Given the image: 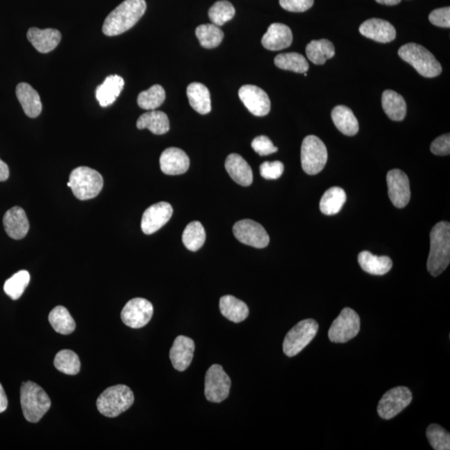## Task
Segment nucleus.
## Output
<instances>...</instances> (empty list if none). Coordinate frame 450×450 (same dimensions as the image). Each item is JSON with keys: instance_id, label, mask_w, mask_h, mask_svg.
<instances>
[{"instance_id": "obj_1", "label": "nucleus", "mask_w": 450, "mask_h": 450, "mask_svg": "<svg viewBox=\"0 0 450 450\" xmlns=\"http://www.w3.org/2000/svg\"><path fill=\"white\" fill-rule=\"evenodd\" d=\"M146 0H125L105 19L103 33L107 36H120L134 27L146 11Z\"/></svg>"}, {"instance_id": "obj_2", "label": "nucleus", "mask_w": 450, "mask_h": 450, "mask_svg": "<svg viewBox=\"0 0 450 450\" xmlns=\"http://www.w3.org/2000/svg\"><path fill=\"white\" fill-rule=\"evenodd\" d=\"M450 263V224L442 222L435 225L430 232V251L427 269L436 277L447 269Z\"/></svg>"}, {"instance_id": "obj_3", "label": "nucleus", "mask_w": 450, "mask_h": 450, "mask_svg": "<svg viewBox=\"0 0 450 450\" xmlns=\"http://www.w3.org/2000/svg\"><path fill=\"white\" fill-rule=\"evenodd\" d=\"M20 402L24 418L31 423H38L51 406V401L45 390L32 381L21 386Z\"/></svg>"}, {"instance_id": "obj_4", "label": "nucleus", "mask_w": 450, "mask_h": 450, "mask_svg": "<svg viewBox=\"0 0 450 450\" xmlns=\"http://www.w3.org/2000/svg\"><path fill=\"white\" fill-rule=\"evenodd\" d=\"M134 396L128 386L118 385L106 389L97 398L96 405L101 414L117 417L133 405Z\"/></svg>"}, {"instance_id": "obj_5", "label": "nucleus", "mask_w": 450, "mask_h": 450, "mask_svg": "<svg viewBox=\"0 0 450 450\" xmlns=\"http://www.w3.org/2000/svg\"><path fill=\"white\" fill-rule=\"evenodd\" d=\"M398 53L403 61L409 63L424 77L435 78L442 73L440 62L422 45L406 44L401 47Z\"/></svg>"}, {"instance_id": "obj_6", "label": "nucleus", "mask_w": 450, "mask_h": 450, "mask_svg": "<svg viewBox=\"0 0 450 450\" xmlns=\"http://www.w3.org/2000/svg\"><path fill=\"white\" fill-rule=\"evenodd\" d=\"M70 184L76 198L79 201H88L100 194L104 187V179L95 169L82 166L71 172Z\"/></svg>"}, {"instance_id": "obj_7", "label": "nucleus", "mask_w": 450, "mask_h": 450, "mask_svg": "<svg viewBox=\"0 0 450 450\" xmlns=\"http://www.w3.org/2000/svg\"><path fill=\"white\" fill-rule=\"evenodd\" d=\"M328 160V151L324 142L316 135H309L301 146V164L304 171L315 176L321 172Z\"/></svg>"}, {"instance_id": "obj_8", "label": "nucleus", "mask_w": 450, "mask_h": 450, "mask_svg": "<svg viewBox=\"0 0 450 450\" xmlns=\"http://www.w3.org/2000/svg\"><path fill=\"white\" fill-rule=\"evenodd\" d=\"M318 330V323L311 320V318L298 323L288 331L286 338H284L283 343L284 353L288 357H294V356L300 354L316 337Z\"/></svg>"}, {"instance_id": "obj_9", "label": "nucleus", "mask_w": 450, "mask_h": 450, "mask_svg": "<svg viewBox=\"0 0 450 450\" xmlns=\"http://www.w3.org/2000/svg\"><path fill=\"white\" fill-rule=\"evenodd\" d=\"M231 378L222 365L213 364L208 369L205 379V394L207 401L222 403L228 397L231 391Z\"/></svg>"}, {"instance_id": "obj_10", "label": "nucleus", "mask_w": 450, "mask_h": 450, "mask_svg": "<svg viewBox=\"0 0 450 450\" xmlns=\"http://www.w3.org/2000/svg\"><path fill=\"white\" fill-rule=\"evenodd\" d=\"M360 330V318L353 309L345 308L335 318L329 330L333 343H346L354 339Z\"/></svg>"}, {"instance_id": "obj_11", "label": "nucleus", "mask_w": 450, "mask_h": 450, "mask_svg": "<svg viewBox=\"0 0 450 450\" xmlns=\"http://www.w3.org/2000/svg\"><path fill=\"white\" fill-rule=\"evenodd\" d=\"M410 389L398 386L386 392L378 405V414L384 419H390L401 413L412 401Z\"/></svg>"}, {"instance_id": "obj_12", "label": "nucleus", "mask_w": 450, "mask_h": 450, "mask_svg": "<svg viewBox=\"0 0 450 450\" xmlns=\"http://www.w3.org/2000/svg\"><path fill=\"white\" fill-rule=\"evenodd\" d=\"M233 235L242 244L257 249L267 247L270 236L261 224L252 219L238 222L233 227Z\"/></svg>"}, {"instance_id": "obj_13", "label": "nucleus", "mask_w": 450, "mask_h": 450, "mask_svg": "<svg viewBox=\"0 0 450 450\" xmlns=\"http://www.w3.org/2000/svg\"><path fill=\"white\" fill-rule=\"evenodd\" d=\"M154 307L150 301L143 298H135L125 304L121 312V320L132 329H140L150 321Z\"/></svg>"}, {"instance_id": "obj_14", "label": "nucleus", "mask_w": 450, "mask_h": 450, "mask_svg": "<svg viewBox=\"0 0 450 450\" xmlns=\"http://www.w3.org/2000/svg\"><path fill=\"white\" fill-rule=\"evenodd\" d=\"M239 97L249 111L258 117L265 116L270 111L269 95L261 88L247 84L239 91Z\"/></svg>"}, {"instance_id": "obj_15", "label": "nucleus", "mask_w": 450, "mask_h": 450, "mask_svg": "<svg viewBox=\"0 0 450 450\" xmlns=\"http://www.w3.org/2000/svg\"><path fill=\"white\" fill-rule=\"evenodd\" d=\"M389 196L393 205L403 209L411 197L409 178L401 169H392L387 175Z\"/></svg>"}, {"instance_id": "obj_16", "label": "nucleus", "mask_w": 450, "mask_h": 450, "mask_svg": "<svg viewBox=\"0 0 450 450\" xmlns=\"http://www.w3.org/2000/svg\"><path fill=\"white\" fill-rule=\"evenodd\" d=\"M173 215V208L167 202H160L144 211L141 220L142 231L152 235L169 222Z\"/></svg>"}, {"instance_id": "obj_17", "label": "nucleus", "mask_w": 450, "mask_h": 450, "mask_svg": "<svg viewBox=\"0 0 450 450\" xmlns=\"http://www.w3.org/2000/svg\"><path fill=\"white\" fill-rule=\"evenodd\" d=\"M161 171L165 175L180 176L188 171L189 156L179 148L171 147L165 150L160 159Z\"/></svg>"}, {"instance_id": "obj_18", "label": "nucleus", "mask_w": 450, "mask_h": 450, "mask_svg": "<svg viewBox=\"0 0 450 450\" xmlns=\"http://www.w3.org/2000/svg\"><path fill=\"white\" fill-rule=\"evenodd\" d=\"M194 350L195 346L192 339L184 335L178 336L169 352V358L173 368L180 372L186 371L192 363Z\"/></svg>"}, {"instance_id": "obj_19", "label": "nucleus", "mask_w": 450, "mask_h": 450, "mask_svg": "<svg viewBox=\"0 0 450 450\" xmlns=\"http://www.w3.org/2000/svg\"><path fill=\"white\" fill-rule=\"evenodd\" d=\"M359 33L364 37L379 42L389 43L396 40V31L388 21L381 19H371L360 25Z\"/></svg>"}, {"instance_id": "obj_20", "label": "nucleus", "mask_w": 450, "mask_h": 450, "mask_svg": "<svg viewBox=\"0 0 450 450\" xmlns=\"http://www.w3.org/2000/svg\"><path fill=\"white\" fill-rule=\"evenodd\" d=\"M7 235L13 240H22L27 235L29 222L22 208L15 206L8 210L3 219Z\"/></svg>"}, {"instance_id": "obj_21", "label": "nucleus", "mask_w": 450, "mask_h": 450, "mask_svg": "<svg viewBox=\"0 0 450 450\" xmlns=\"http://www.w3.org/2000/svg\"><path fill=\"white\" fill-rule=\"evenodd\" d=\"M292 42L293 33L290 28L280 23L272 24L262 38L263 46L271 51L287 49L292 45Z\"/></svg>"}, {"instance_id": "obj_22", "label": "nucleus", "mask_w": 450, "mask_h": 450, "mask_svg": "<svg viewBox=\"0 0 450 450\" xmlns=\"http://www.w3.org/2000/svg\"><path fill=\"white\" fill-rule=\"evenodd\" d=\"M29 42L40 53L51 52L61 40V33L57 29L31 28L27 33Z\"/></svg>"}, {"instance_id": "obj_23", "label": "nucleus", "mask_w": 450, "mask_h": 450, "mask_svg": "<svg viewBox=\"0 0 450 450\" xmlns=\"http://www.w3.org/2000/svg\"><path fill=\"white\" fill-rule=\"evenodd\" d=\"M225 169L233 181L241 186H249L253 183V171L249 164L240 155L231 154L225 160Z\"/></svg>"}, {"instance_id": "obj_24", "label": "nucleus", "mask_w": 450, "mask_h": 450, "mask_svg": "<svg viewBox=\"0 0 450 450\" xmlns=\"http://www.w3.org/2000/svg\"><path fill=\"white\" fill-rule=\"evenodd\" d=\"M17 99L20 101L28 117L36 118L42 111V103L39 93L27 83H20L16 87Z\"/></svg>"}, {"instance_id": "obj_25", "label": "nucleus", "mask_w": 450, "mask_h": 450, "mask_svg": "<svg viewBox=\"0 0 450 450\" xmlns=\"http://www.w3.org/2000/svg\"><path fill=\"white\" fill-rule=\"evenodd\" d=\"M125 80L118 75H109L103 84L96 88V99L101 107H108L120 96Z\"/></svg>"}, {"instance_id": "obj_26", "label": "nucleus", "mask_w": 450, "mask_h": 450, "mask_svg": "<svg viewBox=\"0 0 450 450\" xmlns=\"http://www.w3.org/2000/svg\"><path fill=\"white\" fill-rule=\"evenodd\" d=\"M332 120L336 128L343 134L354 136L359 132V122L353 111L347 106L338 105L332 110Z\"/></svg>"}, {"instance_id": "obj_27", "label": "nucleus", "mask_w": 450, "mask_h": 450, "mask_svg": "<svg viewBox=\"0 0 450 450\" xmlns=\"http://www.w3.org/2000/svg\"><path fill=\"white\" fill-rule=\"evenodd\" d=\"M219 309L223 316L233 323L243 322L249 313L247 304L232 295L222 297L219 300Z\"/></svg>"}, {"instance_id": "obj_28", "label": "nucleus", "mask_w": 450, "mask_h": 450, "mask_svg": "<svg viewBox=\"0 0 450 450\" xmlns=\"http://www.w3.org/2000/svg\"><path fill=\"white\" fill-rule=\"evenodd\" d=\"M189 104L195 111L207 114L211 111V99L209 88L201 83L190 84L187 88Z\"/></svg>"}, {"instance_id": "obj_29", "label": "nucleus", "mask_w": 450, "mask_h": 450, "mask_svg": "<svg viewBox=\"0 0 450 450\" xmlns=\"http://www.w3.org/2000/svg\"><path fill=\"white\" fill-rule=\"evenodd\" d=\"M358 261L361 268L373 275H384L392 269L393 262L388 256H377L368 251L360 252Z\"/></svg>"}, {"instance_id": "obj_30", "label": "nucleus", "mask_w": 450, "mask_h": 450, "mask_svg": "<svg viewBox=\"0 0 450 450\" xmlns=\"http://www.w3.org/2000/svg\"><path fill=\"white\" fill-rule=\"evenodd\" d=\"M382 106L390 120L401 121L404 120L406 112V102L402 95L394 91H385L382 95Z\"/></svg>"}, {"instance_id": "obj_31", "label": "nucleus", "mask_w": 450, "mask_h": 450, "mask_svg": "<svg viewBox=\"0 0 450 450\" xmlns=\"http://www.w3.org/2000/svg\"><path fill=\"white\" fill-rule=\"evenodd\" d=\"M139 130L148 129L155 134H166L169 130V121L167 114L162 111L147 112L142 114L137 121Z\"/></svg>"}, {"instance_id": "obj_32", "label": "nucleus", "mask_w": 450, "mask_h": 450, "mask_svg": "<svg viewBox=\"0 0 450 450\" xmlns=\"http://www.w3.org/2000/svg\"><path fill=\"white\" fill-rule=\"evenodd\" d=\"M346 194L341 187H332L325 191L320 202V209L323 214L334 215L342 210L346 202Z\"/></svg>"}, {"instance_id": "obj_33", "label": "nucleus", "mask_w": 450, "mask_h": 450, "mask_svg": "<svg viewBox=\"0 0 450 450\" xmlns=\"http://www.w3.org/2000/svg\"><path fill=\"white\" fill-rule=\"evenodd\" d=\"M307 54L309 61L315 65H322L334 56V46L328 40H313L307 46Z\"/></svg>"}, {"instance_id": "obj_34", "label": "nucleus", "mask_w": 450, "mask_h": 450, "mask_svg": "<svg viewBox=\"0 0 450 450\" xmlns=\"http://www.w3.org/2000/svg\"><path fill=\"white\" fill-rule=\"evenodd\" d=\"M49 322L53 329L61 334H70L75 329V322L65 307H56L50 311Z\"/></svg>"}, {"instance_id": "obj_35", "label": "nucleus", "mask_w": 450, "mask_h": 450, "mask_svg": "<svg viewBox=\"0 0 450 450\" xmlns=\"http://www.w3.org/2000/svg\"><path fill=\"white\" fill-rule=\"evenodd\" d=\"M274 63L279 69L300 74L307 73L309 67L307 59L298 53L280 54L275 57Z\"/></svg>"}, {"instance_id": "obj_36", "label": "nucleus", "mask_w": 450, "mask_h": 450, "mask_svg": "<svg viewBox=\"0 0 450 450\" xmlns=\"http://www.w3.org/2000/svg\"><path fill=\"white\" fill-rule=\"evenodd\" d=\"M206 233L201 222H193L187 225L183 233V243L190 251H197L205 244Z\"/></svg>"}, {"instance_id": "obj_37", "label": "nucleus", "mask_w": 450, "mask_h": 450, "mask_svg": "<svg viewBox=\"0 0 450 450\" xmlns=\"http://www.w3.org/2000/svg\"><path fill=\"white\" fill-rule=\"evenodd\" d=\"M201 46L205 49H215L224 40V32L214 24H201L195 31Z\"/></svg>"}, {"instance_id": "obj_38", "label": "nucleus", "mask_w": 450, "mask_h": 450, "mask_svg": "<svg viewBox=\"0 0 450 450\" xmlns=\"http://www.w3.org/2000/svg\"><path fill=\"white\" fill-rule=\"evenodd\" d=\"M54 364L59 371L68 375H77L80 371V367H82L77 354L70 350L59 351L55 355Z\"/></svg>"}, {"instance_id": "obj_39", "label": "nucleus", "mask_w": 450, "mask_h": 450, "mask_svg": "<svg viewBox=\"0 0 450 450\" xmlns=\"http://www.w3.org/2000/svg\"><path fill=\"white\" fill-rule=\"evenodd\" d=\"M31 281V274L27 270H20L6 280L3 290L12 300H17L24 294Z\"/></svg>"}, {"instance_id": "obj_40", "label": "nucleus", "mask_w": 450, "mask_h": 450, "mask_svg": "<svg viewBox=\"0 0 450 450\" xmlns=\"http://www.w3.org/2000/svg\"><path fill=\"white\" fill-rule=\"evenodd\" d=\"M166 98L164 88L160 84H155L146 91L139 93L138 104L140 108L146 110H155L160 107Z\"/></svg>"}, {"instance_id": "obj_41", "label": "nucleus", "mask_w": 450, "mask_h": 450, "mask_svg": "<svg viewBox=\"0 0 450 450\" xmlns=\"http://www.w3.org/2000/svg\"><path fill=\"white\" fill-rule=\"evenodd\" d=\"M235 15V7L227 0L216 2L210 8L209 17L211 22L217 26H222L225 23L228 22Z\"/></svg>"}, {"instance_id": "obj_42", "label": "nucleus", "mask_w": 450, "mask_h": 450, "mask_svg": "<svg viewBox=\"0 0 450 450\" xmlns=\"http://www.w3.org/2000/svg\"><path fill=\"white\" fill-rule=\"evenodd\" d=\"M426 436L431 447L435 450L450 449V435L439 424H430L428 427Z\"/></svg>"}, {"instance_id": "obj_43", "label": "nucleus", "mask_w": 450, "mask_h": 450, "mask_svg": "<svg viewBox=\"0 0 450 450\" xmlns=\"http://www.w3.org/2000/svg\"><path fill=\"white\" fill-rule=\"evenodd\" d=\"M253 150L261 156L270 155L278 151V148L274 146L273 142L267 136H258L251 143Z\"/></svg>"}, {"instance_id": "obj_44", "label": "nucleus", "mask_w": 450, "mask_h": 450, "mask_svg": "<svg viewBox=\"0 0 450 450\" xmlns=\"http://www.w3.org/2000/svg\"><path fill=\"white\" fill-rule=\"evenodd\" d=\"M284 171V166L280 161L274 162H265L261 165L260 171L263 178L266 180H277L281 177Z\"/></svg>"}, {"instance_id": "obj_45", "label": "nucleus", "mask_w": 450, "mask_h": 450, "mask_svg": "<svg viewBox=\"0 0 450 450\" xmlns=\"http://www.w3.org/2000/svg\"><path fill=\"white\" fill-rule=\"evenodd\" d=\"M432 24L435 26L441 28L450 27V8L445 7L437 8V10L432 11L430 16H428Z\"/></svg>"}, {"instance_id": "obj_46", "label": "nucleus", "mask_w": 450, "mask_h": 450, "mask_svg": "<svg viewBox=\"0 0 450 450\" xmlns=\"http://www.w3.org/2000/svg\"><path fill=\"white\" fill-rule=\"evenodd\" d=\"M315 0H279L280 6L290 12L302 13L313 6Z\"/></svg>"}, {"instance_id": "obj_47", "label": "nucleus", "mask_w": 450, "mask_h": 450, "mask_svg": "<svg viewBox=\"0 0 450 450\" xmlns=\"http://www.w3.org/2000/svg\"><path fill=\"white\" fill-rule=\"evenodd\" d=\"M430 150L435 155H449L450 154L449 134L440 136L432 142Z\"/></svg>"}, {"instance_id": "obj_48", "label": "nucleus", "mask_w": 450, "mask_h": 450, "mask_svg": "<svg viewBox=\"0 0 450 450\" xmlns=\"http://www.w3.org/2000/svg\"><path fill=\"white\" fill-rule=\"evenodd\" d=\"M10 176V169H8L6 163L0 160V181H6Z\"/></svg>"}, {"instance_id": "obj_49", "label": "nucleus", "mask_w": 450, "mask_h": 450, "mask_svg": "<svg viewBox=\"0 0 450 450\" xmlns=\"http://www.w3.org/2000/svg\"><path fill=\"white\" fill-rule=\"evenodd\" d=\"M8 407V398L3 386L0 384V413L6 411Z\"/></svg>"}, {"instance_id": "obj_50", "label": "nucleus", "mask_w": 450, "mask_h": 450, "mask_svg": "<svg viewBox=\"0 0 450 450\" xmlns=\"http://www.w3.org/2000/svg\"><path fill=\"white\" fill-rule=\"evenodd\" d=\"M377 3L385 4V6H396V4L400 3L401 0H375Z\"/></svg>"}]
</instances>
